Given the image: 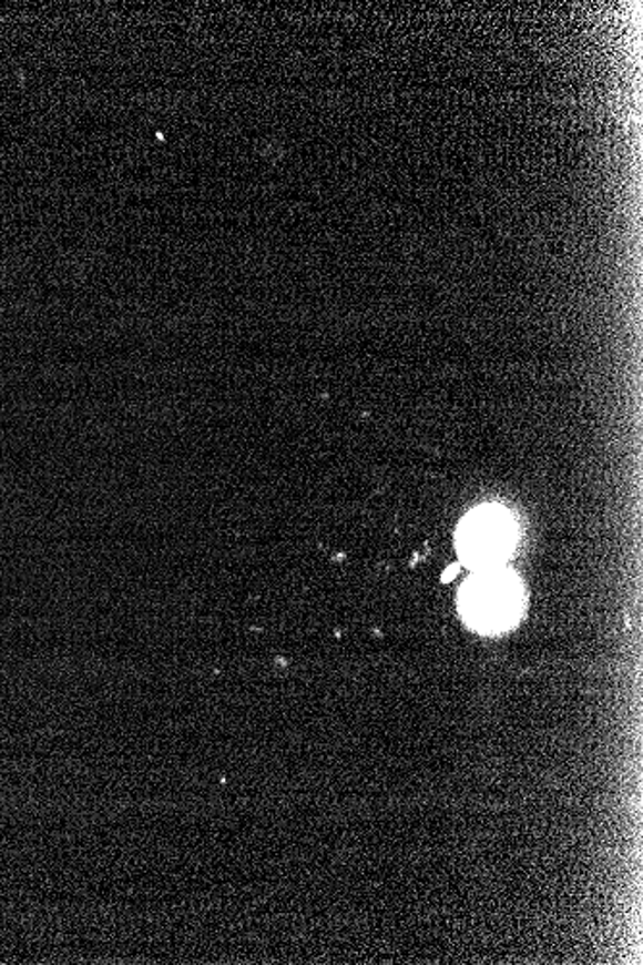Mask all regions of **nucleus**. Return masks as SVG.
I'll list each match as a JSON object with an SVG mask.
<instances>
[{"instance_id": "obj_1", "label": "nucleus", "mask_w": 643, "mask_h": 965, "mask_svg": "<svg viewBox=\"0 0 643 965\" xmlns=\"http://www.w3.org/2000/svg\"><path fill=\"white\" fill-rule=\"evenodd\" d=\"M524 608L519 578L498 569H483L470 578L461 593V613L472 629L491 634L511 629Z\"/></svg>"}, {"instance_id": "obj_2", "label": "nucleus", "mask_w": 643, "mask_h": 965, "mask_svg": "<svg viewBox=\"0 0 643 965\" xmlns=\"http://www.w3.org/2000/svg\"><path fill=\"white\" fill-rule=\"evenodd\" d=\"M517 544V528L501 507H482L470 512L459 530V549L470 567L478 571L498 569L511 556Z\"/></svg>"}]
</instances>
